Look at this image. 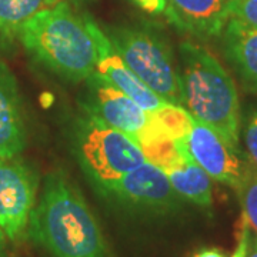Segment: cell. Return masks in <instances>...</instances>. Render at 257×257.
<instances>
[{
	"instance_id": "cell-7",
	"label": "cell",
	"mask_w": 257,
	"mask_h": 257,
	"mask_svg": "<svg viewBox=\"0 0 257 257\" xmlns=\"http://www.w3.org/2000/svg\"><path fill=\"white\" fill-rule=\"evenodd\" d=\"M39 179L30 166L18 159L0 160V227L9 241L28 233L35 209Z\"/></svg>"
},
{
	"instance_id": "cell-21",
	"label": "cell",
	"mask_w": 257,
	"mask_h": 257,
	"mask_svg": "<svg viewBox=\"0 0 257 257\" xmlns=\"http://www.w3.org/2000/svg\"><path fill=\"white\" fill-rule=\"evenodd\" d=\"M142 10L149 15H166L169 13V0H132Z\"/></svg>"
},
{
	"instance_id": "cell-4",
	"label": "cell",
	"mask_w": 257,
	"mask_h": 257,
	"mask_svg": "<svg viewBox=\"0 0 257 257\" xmlns=\"http://www.w3.org/2000/svg\"><path fill=\"white\" fill-rule=\"evenodd\" d=\"M132 72L166 103L184 107L180 69L172 47L147 29H114L107 35Z\"/></svg>"
},
{
	"instance_id": "cell-19",
	"label": "cell",
	"mask_w": 257,
	"mask_h": 257,
	"mask_svg": "<svg viewBox=\"0 0 257 257\" xmlns=\"http://www.w3.org/2000/svg\"><path fill=\"white\" fill-rule=\"evenodd\" d=\"M244 142L247 147L248 162L257 169V110L253 111L248 117L244 130Z\"/></svg>"
},
{
	"instance_id": "cell-17",
	"label": "cell",
	"mask_w": 257,
	"mask_h": 257,
	"mask_svg": "<svg viewBox=\"0 0 257 257\" xmlns=\"http://www.w3.org/2000/svg\"><path fill=\"white\" fill-rule=\"evenodd\" d=\"M236 192L239 194L244 217L257 233V169L250 163Z\"/></svg>"
},
{
	"instance_id": "cell-24",
	"label": "cell",
	"mask_w": 257,
	"mask_h": 257,
	"mask_svg": "<svg viewBox=\"0 0 257 257\" xmlns=\"http://www.w3.org/2000/svg\"><path fill=\"white\" fill-rule=\"evenodd\" d=\"M6 240H8V237H6V234L3 233V230H2V227H0V257H3V254H5Z\"/></svg>"
},
{
	"instance_id": "cell-20",
	"label": "cell",
	"mask_w": 257,
	"mask_h": 257,
	"mask_svg": "<svg viewBox=\"0 0 257 257\" xmlns=\"http://www.w3.org/2000/svg\"><path fill=\"white\" fill-rule=\"evenodd\" d=\"M248 221L244 217V214L241 216L240 221V233H239V243L237 247L234 250V253L230 257H246L247 256L248 243H250V230H248Z\"/></svg>"
},
{
	"instance_id": "cell-14",
	"label": "cell",
	"mask_w": 257,
	"mask_h": 257,
	"mask_svg": "<svg viewBox=\"0 0 257 257\" xmlns=\"http://www.w3.org/2000/svg\"><path fill=\"white\" fill-rule=\"evenodd\" d=\"M163 172L183 200H189L202 207L211 206V177L194 162L192 156L182 157L175 165L166 167Z\"/></svg>"
},
{
	"instance_id": "cell-12",
	"label": "cell",
	"mask_w": 257,
	"mask_h": 257,
	"mask_svg": "<svg viewBox=\"0 0 257 257\" xmlns=\"http://www.w3.org/2000/svg\"><path fill=\"white\" fill-rule=\"evenodd\" d=\"M167 18L194 36H219L230 19L229 0H169Z\"/></svg>"
},
{
	"instance_id": "cell-6",
	"label": "cell",
	"mask_w": 257,
	"mask_h": 257,
	"mask_svg": "<svg viewBox=\"0 0 257 257\" xmlns=\"http://www.w3.org/2000/svg\"><path fill=\"white\" fill-rule=\"evenodd\" d=\"M100 192L127 209L155 214L177 210L183 200L165 172L150 162H145Z\"/></svg>"
},
{
	"instance_id": "cell-18",
	"label": "cell",
	"mask_w": 257,
	"mask_h": 257,
	"mask_svg": "<svg viewBox=\"0 0 257 257\" xmlns=\"http://www.w3.org/2000/svg\"><path fill=\"white\" fill-rule=\"evenodd\" d=\"M230 18L257 28V0H229Z\"/></svg>"
},
{
	"instance_id": "cell-25",
	"label": "cell",
	"mask_w": 257,
	"mask_h": 257,
	"mask_svg": "<svg viewBox=\"0 0 257 257\" xmlns=\"http://www.w3.org/2000/svg\"><path fill=\"white\" fill-rule=\"evenodd\" d=\"M76 2H84V0H76Z\"/></svg>"
},
{
	"instance_id": "cell-23",
	"label": "cell",
	"mask_w": 257,
	"mask_h": 257,
	"mask_svg": "<svg viewBox=\"0 0 257 257\" xmlns=\"http://www.w3.org/2000/svg\"><path fill=\"white\" fill-rule=\"evenodd\" d=\"M246 257H257V239H251V237H250L247 256Z\"/></svg>"
},
{
	"instance_id": "cell-16",
	"label": "cell",
	"mask_w": 257,
	"mask_h": 257,
	"mask_svg": "<svg viewBox=\"0 0 257 257\" xmlns=\"http://www.w3.org/2000/svg\"><path fill=\"white\" fill-rule=\"evenodd\" d=\"M149 114L173 140L187 142L189 132L192 128L193 116L183 106L165 103L162 107L150 111Z\"/></svg>"
},
{
	"instance_id": "cell-3",
	"label": "cell",
	"mask_w": 257,
	"mask_h": 257,
	"mask_svg": "<svg viewBox=\"0 0 257 257\" xmlns=\"http://www.w3.org/2000/svg\"><path fill=\"white\" fill-rule=\"evenodd\" d=\"M180 59L184 107L231 146L239 147L240 103L233 79L220 62L197 43L183 42Z\"/></svg>"
},
{
	"instance_id": "cell-1",
	"label": "cell",
	"mask_w": 257,
	"mask_h": 257,
	"mask_svg": "<svg viewBox=\"0 0 257 257\" xmlns=\"http://www.w3.org/2000/svg\"><path fill=\"white\" fill-rule=\"evenodd\" d=\"M28 233L52 257H109L100 224L63 172L47 175Z\"/></svg>"
},
{
	"instance_id": "cell-2",
	"label": "cell",
	"mask_w": 257,
	"mask_h": 257,
	"mask_svg": "<svg viewBox=\"0 0 257 257\" xmlns=\"http://www.w3.org/2000/svg\"><path fill=\"white\" fill-rule=\"evenodd\" d=\"M18 39L29 55L63 79L82 82L94 74L97 50L87 15H77L64 0L33 16Z\"/></svg>"
},
{
	"instance_id": "cell-13",
	"label": "cell",
	"mask_w": 257,
	"mask_h": 257,
	"mask_svg": "<svg viewBox=\"0 0 257 257\" xmlns=\"http://www.w3.org/2000/svg\"><path fill=\"white\" fill-rule=\"evenodd\" d=\"M224 52L244 87L257 92V28L230 18L224 26Z\"/></svg>"
},
{
	"instance_id": "cell-8",
	"label": "cell",
	"mask_w": 257,
	"mask_h": 257,
	"mask_svg": "<svg viewBox=\"0 0 257 257\" xmlns=\"http://www.w3.org/2000/svg\"><path fill=\"white\" fill-rule=\"evenodd\" d=\"M187 149L194 162L220 183L236 189L246 173L248 163L240 159L237 147L231 146L214 128L194 117L187 136Z\"/></svg>"
},
{
	"instance_id": "cell-22",
	"label": "cell",
	"mask_w": 257,
	"mask_h": 257,
	"mask_svg": "<svg viewBox=\"0 0 257 257\" xmlns=\"http://www.w3.org/2000/svg\"><path fill=\"white\" fill-rule=\"evenodd\" d=\"M193 257H224V253L219 248H202L199 250Z\"/></svg>"
},
{
	"instance_id": "cell-9",
	"label": "cell",
	"mask_w": 257,
	"mask_h": 257,
	"mask_svg": "<svg viewBox=\"0 0 257 257\" xmlns=\"http://www.w3.org/2000/svg\"><path fill=\"white\" fill-rule=\"evenodd\" d=\"M86 111L109 127L116 128L135 140L149 124V113L143 110L127 94L120 92L110 83L97 74H92L87 80Z\"/></svg>"
},
{
	"instance_id": "cell-15",
	"label": "cell",
	"mask_w": 257,
	"mask_h": 257,
	"mask_svg": "<svg viewBox=\"0 0 257 257\" xmlns=\"http://www.w3.org/2000/svg\"><path fill=\"white\" fill-rule=\"evenodd\" d=\"M60 0H0V40L18 39L22 28L42 10L53 8Z\"/></svg>"
},
{
	"instance_id": "cell-10",
	"label": "cell",
	"mask_w": 257,
	"mask_h": 257,
	"mask_svg": "<svg viewBox=\"0 0 257 257\" xmlns=\"http://www.w3.org/2000/svg\"><path fill=\"white\" fill-rule=\"evenodd\" d=\"M87 25L90 29L96 50L97 60L94 74H97L103 80L110 83L120 92L127 94L139 106L147 113L157 110L166 101L160 99L156 93L150 90L145 83L132 72L123 57L119 55L116 47L113 46L109 36L101 30L97 23L90 16H87Z\"/></svg>"
},
{
	"instance_id": "cell-5",
	"label": "cell",
	"mask_w": 257,
	"mask_h": 257,
	"mask_svg": "<svg viewBox=\"0 0 257 257\" xmlns=\"http://www.w3.org/2000/svg\"><path fill=\"white\" fill-rule=\"evenodd\" d=\"M76 153L86 175L103 190L147 162L140 147L116 128L87 114L76 132Z\"/></svg>"
},
{
	"instance_id": "cell-11",
	"label": "cell",
	"mask_w": 257,
	"mask_h": 257,
	"mask_svg": "<svg viewBox=\"0 0 257 257\" xmlns=\"http://www.w3.org/2000/svg\"><path fill=\"white\" fill-rule=\"evenodd\" d=\"M18 80L0 62V160L18 159L26 147L28 127Z\"/></svg>"
}]
</instances>
